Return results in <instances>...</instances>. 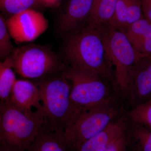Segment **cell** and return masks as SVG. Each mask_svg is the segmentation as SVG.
<instances>
[{
	"instance_id": "cell-10",
	"label": "cell",
	"mask_w": 151,
	"mask_h": 151,
	"mask_svg": "<svg viewBox=\"0 0 151 151\" xmlns=\"http://www.w3.org/2000/svg\"><path fill=\"white\" fill-rule=\"evenodd\" d=\"M93 0H68L60 17L58 31L65 36L86 24Z\"/></svg>"
},
{
	"instance_id": "cell-16",
	"label": "cell",
	"mask_w": 151,
	"mask_h": 151,
	"mask_svg": "<svg viewBox=\"0 0 151 151\" xmlns=\"http://www.w3.org/2000/svg\"><path fill=\"white\" fill-rule=\"evenodd\" d=\"M118 0H93L90 16L86 24L97 27L108 24L115 13Z\"/></svg>"
},
{
	"instance_id": "cell-18",
	"label": "cell",
	"mask_w": 151,
	"mask_h": 151,
	"mask_svg": "<svg viewBox=\"0 0 151 151\" xmlns=\"http://www.w3.org/2000/svg\"><path fill=\"white\" fill-rule=\"evenodd\" d=\"M38 4L39 0H0L1 10L12 15L32 9Z\"/></svg>"
},
{
	"instance_id": "cell-6",
	"label": "cell",
	"mask_w": 151,
	"mask_h": 151,
	"mask_svg": "<svg viewBox=\"0 0 151 151\" xmlns=\"http://www.w3.org/2000/svg\"><path fill=\"white\" fill-rule=\"evenodd\" d=\"M63 74L71 84V101L82 110L116 102L108 81L97 73L66 66Z\"/></svg>"
},
{
	"instance_id": "cell-23",
	"label": "cell",
	"mask_w": 151,
	"mask_h": 151,
	"mask_svg": "<svg viewBox=\"0 0 151 151\" xmlns=\"http://www.w3.org/2000/svg\"><path fill=\"white\" fill-rule=\"evenodd\" d=\"M0 151H1V150H0Z\"/></svg>"
},
{
	"instance_id": "cell-17",
	"label": "cell",
	"mask_w": 151,
	"mask_h": 151,
	"mask_svg": "<svg viewBox=\"0 0 151 151\" xmlns=\"http://www.w3.org/2000/svg\"><path fill=\"white\" fill-rule=\"evenodd\" d=\"M13 69L3 61L0 63V102H7L17 80Z\"/></svg>"
},
{
	"instance_id": "cell-2",
	"label": "cell",
	"mask_w": 151,
	"mask_h": 151,
	"mask_svg": "<svg viewBox=\"0 0 151 151\" xmlns=\"http://www.w3.org/2000/svg\"><path fill=\"white\" fill-rule=\"evenodd\" d=\"M35 83L39 89L47 128L51 131L64 132L83 110L71 101L69 81L62 72Z\"/></svg>"
},
{
	"instance_id": "cell-9",
	"label": "cell",
	"mask_w": 151,
	"mask_h": 151,
	"mask_svg": "<svg viewBox=\"0 0 151 151\" xmlns=\"http://www.w3.org/2000/svg\"><path fill=\"white\" fill-rule=\"evenodd\" d=\"M125 95L133 108L151 97V55L140 58L130 74Z\"/></svg>"
},
{
	"instance_id": "cell-14",
	"label": "cell",
	"mask_w": 151,
	"mask_h": 151,
	"mask_svg": "<svg viewBox=\"0 0 151 151\" xmlns=\"http://www.w3.org/2000/svg\"><path fill=\"white\" fill-rule=\"evenodd\" d=\"M64 132L48 129L44 124L27 151H69Z\"/></svg>"
},
{
	"instance_id": "cell-13",
	"label": "cell",
	"mask_w": 151,
	"mask_h": 151,
	"mask_svg": "<svg viewBox=\"0 0 151 151\" xmlns=\"http://www.w3.org/2000/svg\"><path fill=\"white\" fill-rule=\"evenodd\" d=\"M134 48L140 54L151 55V22L140 19L124 31Z\"/></svg>"
},
{
	"instance_id": "cell-11",
	"label": "cell",
	"mask_w": 151,
	"mask_h": 151,
	"mask_svg": "<svg viewBox=\"0 0 151 151\" xmlns=\"http://www.w3.org/2000/svg\"><path fill=\"white\" fill-rule=\"evenodd\" d=\"M7 102L21 111H43L38 87L29 80L17 79Z\"/></svg>"
},
{
	"instance_id": "cell-5",
	"label": "cell",
	"mask_w": 151,
	"mask_h": 151,
	"mask_svg": "<svg viewBox=\"0 0 151 151\" xmlns=\"http://www.w3.org/2000/svg\"><path fill=\"white\" fill-rule=\"evenodd\" d=\"M4 61L23 77L39 80L62 73L66 67L48 47L35 44L15 48Z\"/></svg>"
},
{
	"instance_id": "cell-20",
	"label": "cell",
	"mask_w": 151,
	"mask_h": 151,
	"mask_svg": "<svg viewBox=\"0 0 151 151\" xmlns=\"http://www.w3.org/2000/svg\"><path fill=\"white\" fill-rule=\"evenodd\" d=\"M104 151H127L125 132Z\"/></svg>"
},
{
	"instance_id": "cell-22",
	"label": "cell",
	"mask_w": 151,
	"mask_h": 151,
	"mask_svg": "<svg viewBox=\"0 0 151 151\" xmlns=\"http://www.w3.org/2000/svg\"><path fill=\"white\" fill-rule=\"evenodd\" d=\"M41 4L47 7L55 6L59 4L62 0H39Z\"/></svg>"
},
{
	"instance_id": "cell-4",
	"label": "cell",
	"mask_w": 151,
	"mask_h": 151,
	"mask_svg": "<svg viewBox=\"0 0 151 151\" xmlns=\"http://www.w3.org/2000/svg\"><path fill=\"white\" fill-rule=\"evenodd\" d=\"M102 30L105 51L115 69L116 92L125 94L133 68L139 60L147 56L135 50L123 31L108 24L102 25Z\"/></svg>"
},
{
	"instance_id": "cell-19",
	"label": "cell",
	"mask_w": 151,
	"mask_h": 151,
	"mask_svg": "<svg viewBox=\"0 0 151 151\" xmlns=\"http://www.w3.org/2000/svg\"><path fill=\"white\" fill-rule=\"evenodd\" d=\"M6 21L3 17L0 16V57L1 59H5L14 50L11 42Z\"/></svg>"
},
{
	"instance_id": "cell-3",
	"label": "cell",
	"mask_w": 151,
	"mask_h": 151,
	"mask_svg": "<svg viewBox=\"0 0 151 151\" xmlns=\"http://www.w3.org/2000/svg\"><path fill=\"white\" fill-rule=\"evenodd\" d=\"M45 123L43 111H22L0 102V150L27 151Z\"/></svg>"
},
{
	"instance_id": "cell-7",
	"label": "cell",
	"mask_w": 151,
	"mask_h": 151,
	"mask_svg": "<svg viewBox=\"0 0 151 151\" xmlns=\"http://www.w3.org/2000/svg\"><path fill=\"white\" fill-rule=\"evenodd\" d=\"M122 113L116 101L83 110L64 131L69 151H78L82 144L122 116Z\"/></svg>"
},
{
	"instance_id": "cell-1",
	"label": "cell",
	"mask_w": 151,
	"mask_h": 151,
	"mask_svg": "<svg viewBox=\"0 0 151 151\" xmlns=\"http://www.w3.org/2000/svg\"><path fill=\"white\" fill-rule=\"evenodd\" d=\"M65 37L64 52L67 66L97 73L111 83L116 92L112 65L103 44L102 25L86 24Z\"/></svg>"
},
{
	"instance_id": "cell-12",
	"label": "cell",
	"mask_w": 151,
	"mask_h": 151,
	"mask_svg": "<svg viewBox=\"0 0 151 151\" xmlns=\"http://www.w3.org/2000/svg\"><path fill=\"white\" fill-rule=\"evenodd\" d=\"M128 120L126 114L119 116L82 144L78 151H104L125 133Z\"/></svg>"
},
{
	"instance_id": "cell-15",
	"label": "cell",
	"mask_w": 151,
	"mask_h": 151,
	"mask_svg": "<svg viewBox=\"0 0 151 151\" xmlns=\"http://www.w3.org/2000/svg\"><path fill=\"white\" fill-rule=\"evenodd\" d=\"M128 119L125 131L127 151H151V128Z\"/></svg>"
},
{
	"instance_id": "cell-21",
	"label": "cell",
	"mask_w": 151,
	"mask_h": 151,
	"mask_svg": "<svg viewBox=\"0 0 151 151\" xmlns=\"http://www.w3.org/2000/svg\"><path fill=\"white\" fill-rule=\"evenodd\" d=\"M144 17L151 22V0H141Z\"/></svg>"
},
{
	"instance_id": "cell-8",
	"label": "cell",
	"mask_w": 151,
	"mask_h": 151,
	"mask_svg": "<svg viewBox=\"0 0 151 151\" xmlns=\"http://www.w3.org/2000/svg\"><path fill=\"white\" fill-rule=\"evenodd\" d=\"M6 22L10 35L17 43L35 40L49 26L43 14L32 9L12 15Z\"/></svg>"
}]
</instances>
